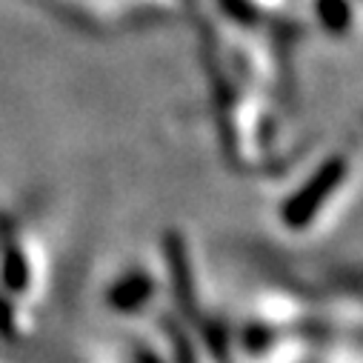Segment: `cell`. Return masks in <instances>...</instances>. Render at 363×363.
Returning <instances> with one entry per match:
<instances>
[{
  "label": "cell",
  "mask_w": 363,
  "mask_h": 363,
  "mask_svg": "<svg viewBox=\"0 0 363 363\" xmlns=\"http://www.w3.org/2000/svg\"><path fill=\"white\" fill-rule=\"evenodd\" d=\"M357 163L349 152H332L323 157L295 189H289L278 206V220L292 235H315L326 229L346 198L352 195Z\"/></svg>",
  "instance_id": "cell-1"
}]
</instances>
